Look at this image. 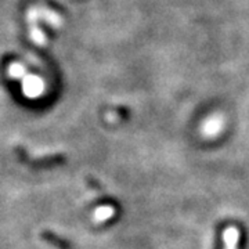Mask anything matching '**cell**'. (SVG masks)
Returning <instances> with one entry per match:
<instances>
[{
    "label": "cell",
    "mask_w": 249,
    "mask_h": 249,
    "mask_svg": "<svg viewBox=\"0 0 249 249\" xmlns=\"http://www.w3.org/2000/svg\"><path fill=\"white\" fill-rule=\"evenodd\" d=\"M223 126V121L219 116H212L211 119H208L204 124V133L206 136H214L220 132Z\"/></svg>",
    "instance_id": "obj_4"
},
{
    "label": "cell",
    "mask_w": 249,
    "mask_h": 249,
    "mask_svg": "<svg viewBox=\"0 0 249 249\" xmlns=\"http://www.w3.org/2000/svg\"><path fill=\"white\" fill-rule=\"evenodd\" d=\"M9 73L11 78H16V79L17 78H22L25 75V67L22 64H19V62H13L10 65Z\"/></svg>",
    "instance_id": "obj_5"
},
{
    "label": "cell",
    "mask_w": 249,
    "mask_h": 249,
    "mask_svg": "<svg viewBox=\"0 0 249 249\" xmlns=\"http://www.w3.org/2000/svg\"><path fill=\"white\" fill-rule=\"evenodd\" d=\"M22 90L28 97H37L45 90V83L36 75H27L22 82Z\"/></svg>",
    "instance_id": "obj_1"
},
{
    "label": "cell",
    "mask_w": 249,
    "mask_h": 249,
    "mask_svg": "<svg viewBox=\"0 0 249 249\" xmlns=\"http://www.w3.org/2000/svg\"><path fill=\"white\" fill-rule=\"evenodd\" d=\"M114 214H115L114 206H109V205L100 206V208H97V209L94 211V213H93V220L96 223H104L107 222V220H109V219H112Z\"/></svg>",
    "instance_id": "obj_3"
},
{
    "label": "cell",
    "mask_w": 249,
    "mask_h": 249,
    "mask_svg": "<svg viewBox=\"0 0 249 249\" xmlns=\"http://www.w3.org/2000/svg\"><path fill=\"white\" fill-rule=\"evenodd\" d=\"M43 237H45L46 241L52 242L53 245H58V247H62V248L68 247V244L62 242V241L60 240V237H57V235H53V234H50V232H49V231L43 232Z\"/></svg>",
    "instance_id": "obj_6"
},
{
    "label": "cell",
    "mask_w": 249,
    "mask_h": 249,
    "mask_svg": "<svg viewBox=\"0 0 249 249\" xmlns=\"http://www.w3.org/2000/svg\"><path fill=\"white\" fill-rule=\"evenodd\" d=\"M240 230L234 226H229L223 232V241H224V249H238L240 244Z\"/></svg>",
    "instance_id": "obj_2"
}]
</instances>
